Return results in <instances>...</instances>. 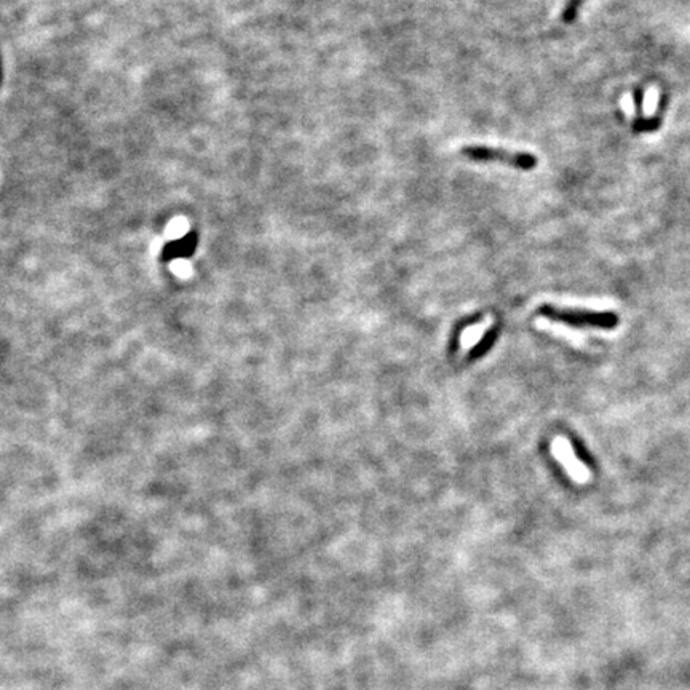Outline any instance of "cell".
I'll return each mask as SVG.
<instances>
[{
  "mask_svg": "<svg viewBox=\"0 0 690 690\" xmlns=\"http://www.w3.org/2000/svg\"><path fill=\"white\" fill-rule=\"evenodd\" d=\"M460 154L476 164H504L519 171H532L539 165V159L532 152L509 151L504 147L484 144H470L462 147Z\"/></svg>",
  "mask_w": 690,
  "mask_h": 690,
  "instance_id": "obj_1",
  "label": "cell"
},
{
  "mask_svg": "<svg viewBox=\"0 0 690 690\" xmlns=\"http://www.w3.org/2000/svg\"><path fill=\"white\" fill-rule=\"evenodd\" d=\"M551 454L574 483L586 484L591 481V470L577 457L572 443L566 436H556L553 439Z\"/></svg>",
  "mask_w": 690,
  "mask_h": 690,
  "instance_id": "obj_2",
  "label": "cell"
},
{
  "mask_svg": "<svg viewBox=\"0 0 690 690\" xmlns=\"http://www.w3.org/2000/svg\"><path fill=\"white\" fill-rule=\"evenodd\" d=\"M534 324H536L537 329L546 331V333H550V334L556 336V337H561V339H564L569 344H572L574 347H584L585 342H586V331L585 329L574 328V326H571V324H567L564 321L553 320V318H550V316H545V315L537 316L536 321H534Z\"/></svg>",
  "mask_w": 690,
  "mask_h": 690,
  "instance_id": "obj_3",
  "label": "cell"
},
{
  "mask_svg": "<svg viewBox=\"0 0 690 690\" xmlns=\"http://www.w3.org/2000/svg\"><path fill=\"white\" fill-rule=\"evenodd\" d=\"M550 306L564 312L581 314H609L615 310V304L607 301H551Z\"/></svg>",
  "mask_w": 690,
  "mask_h": 690,
  "instance_id": "obj_4",
  "label": "cell"
},
{
  "mask_svg": "<svg viewBox=\"0 0 690 690\" xmlns=\"http://www.w3.org/2000/svg\"><path fill=\"white\" fill-rule=\"evenodd\" d=\"M195 248H197V235L187 234L178 240H173L171 243H168L164 249V258L165 259L187 258V256H191L195 251Z\"/></svg>",
  "mask_w": 690,
  "mask_h": 690,
  "instance_id": "obj_5",
  "label": "cell"
},
{
  "mask_svg": "<svg viewBox=\"0 0 690 690\" xmlns=\"http://www.w3.org/2000/svg\"><path fill=\"white\" fill-rule=\"evenodd\" d=\"M492 324H494V320L491 316H488V318H484L481 323L475 324V326L466 328L465 333L462 334V347L465 350L475 347V345L483 339V336L488 333Z\"/></svg>",
  "mask_w": 690,
  "mask_h": 690,
  "instance_id": "obj_6",
  "label": "cell"
},
{
  "mask_svg": "<svg viewBox=\"0 0 690 690\" xmlns=\"http://www.w3.org/2000/svg\"><path fill=\"white\" fill-rule=\"evenodd\" d=\"M666 101H668V96H666L665 93H661L660 103H659V107H657V112H655L654 117L642 121V124L639 126L633 128V131L634 133H651V131H657L659 128L661 126V124H663V117H665Z\"/></svg>",
  "mask_w": 690,
  "mask_h": 690,
  "instance_id": "obj_7",
  "label": "cell"
},
{
  "mask_svg": "<svg viewBox=\"0 0 690 690\" xmlns=\"http://www.w3.org/2000/svg\"><path fill=\"white\" fill-rule=\"evenodd\" d=\"M584 2L585 0H566L563 10H561V21L564 24L574 23L579 16V10Z\"/></svg>",
  "mask_w": 690,
  "mask_h": 690,
  "instance_id": "obj_8",
  "label": "cell"
}]
</instances>
